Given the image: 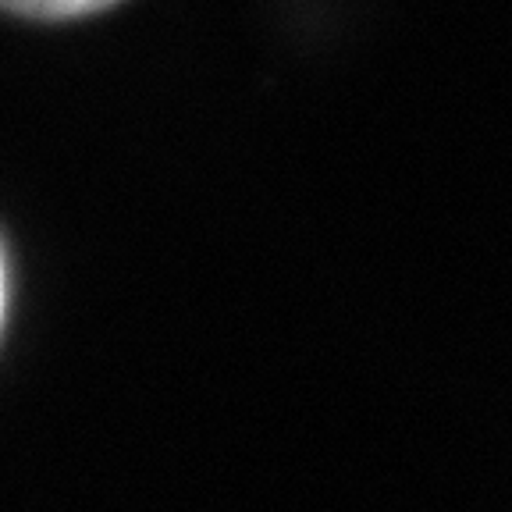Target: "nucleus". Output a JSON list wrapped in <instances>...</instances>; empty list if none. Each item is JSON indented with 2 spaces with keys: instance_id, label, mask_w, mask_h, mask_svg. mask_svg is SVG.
<instances>
[{
  "instance_id": "1",
  "label": "nucleus",
  "mask_w": 512,
  "mask_h": 512,
  "mask_svg": "<svg viewBox=\"0 0 512 512\" xmlns=\"http://www.w3.org/2000/svg\"><path fill=\"white\" fill-rule=\"evenodd\" d=\"M111 4H118V0H0L4 11H15L25 18H79L111 8Z\"/></svg>"
},
{
  "instance_id": "2",
  "label": "nucleus",
  "mask_w": 512,
  "mask_h": 512,
  "mask_svg": "<svg viewBox=\"0 0 512 512\" xmlns=\"http://www.w3.org/2000/svg\"><path fill=\"white\" fill-rule=\"evenodd\" d=\"M0 313H4V267H0Z\"/></svg>"
}]
</instances>
